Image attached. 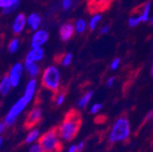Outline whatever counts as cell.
Returning <instances> with one entry per match:
<instances>
[{
    "label": "cell",
    "instance_id": "cell-1",
    "mask_svg": "<svg viewBox=\"0 0 153 152\" xmlns=\"http://www.w3.org/2000/svg\"><path fill=\"white\" fill-rule=\"evenodd\" d=\"M80 126H81L80 113L76 109L69 110L66 114L60 126L57 128L60 139L65 141H71L79 133Z\"/></svg>",
    "mask_w": 153,
    "mask_h": 152
},
{
    "label": "cell",
    "instance_id": "cell-2",
    "mask_svg": "<svg viewBox=\"0 0 153 152\" xmlns=\"http://www.w3.org/2000/svg\"><path fill=\"white\" fill-rule=\"evenodd\" d=\"M130 135V123L127 117L121 116L113 123L109 135L108 141L110 144L117 142H124L128 140Z\"/></svg>",
    "mask_w": 153,
    "mask_h": 152
},
{
    "label": "cell",
    "instance_id": "cell-3",
    "mask_svg": "<svg viewBox=\"0 0 153 152\" xmlns=\"http://www.w3.org/2000/svg\"><path fill=\"white\" fill-rule=\"evenodd\" d=\"M38 143L44 152H61L63 147L57 128H53L39 137Z\"/></svg>",
    "mask_w": 153,
    "mask_h": 152
},
{
    "label": "cell",
    "instance_id": "cell-4",
    "mask_svg": "<svg viewBox=\"0 0 153 152\" xmlns=\"http://www.w3.org/2000/svg\"><path fill=\"white\" fill-rule=\"evenodd\" d=\"M41 84L47 89L56 93L60 85V73L59 69L54 66L47 67L42 76Z\"/></svg>",
    "mask_w": 153,
    "mask_h": 152
},
{
    "label": "cell",
    "instance_id": "cell-5",
    "mask_svg": "<svg viewBox=\"0 0 153 152\" xmlns=\"http://www.w3.org/2000/svg\"><path fill=\"white\" fill-rule=\"evenodd\" d=\"M28 103H29V101H28L26 98H24V97H22V98L19 99L12 106V108H10L9 112L7 113V117H6V119H5V123H6L8 127L12 126V125L16 122V118L18 117V115L26 108V107L27 106Z\"/></svg>",
    "mask_w": 153,
    "mask_h": 152
},
{
    "label": "cell",
    "instance_id": "cell-6",
    "mask_svg": "<svg viewBox=\"0 0 153 152\" xmlns=\"http://www.w3.org/2000/svg\"><path fill=\"white\" fill-rule=\"evenodd\" d=\"M113 0H87L88 9L91 14H100L108 10Z\"/></svg>",
    "mask_w": 153,
    "mask_h": 152
},
{
    "label": "cell",
    "instance_id": "cell-7",
    "mask_svg": "<svg viewBox=\"0 0 153 152\" xmlns=\"http://www.w3.org/2000/svg\"><path fill=\"white\" fill-rule=\"evenodd\" d=\"M42 119V112L39 108H34L28 114L25 120V128L29 129L35 127L41 121Z\"/></svg>",
    "mask_w": 153,
    "mask_h": 152
},
{
    "label": "cell",
    "instance_id": "cell-8",
    "mask_svg": "<svg viewBox=\"0 0 153 152\" xmlns=\"http://www.w3.org/2000/svg\"><path fill=\"white\" fill-rule=\"evenodd\" d=\"M44 56V50L41 47L32 48L31 51H29L25 59V67L26 69L28 68L32 64L39 61L43 59Z\"/></svg>",
    "mask_w": 153,
    "mask_h": 152
},
{
    "label": "cell",
    "instance_id": "cell-9",
    "mask_svg": "<svg viewBox=\"0 0 153 152\" xmlns=\"http://www.w3.org/2000/svg\"><path fill=\"white\" fill-rule=\"evenodd\" d=\"M22 72H23V66L21 63H16L11 67L9 74H8V78L11 82L12 87H17L19 80H20V78L22 76Z\"/></svg>",
    "mask_w": 153,
    "mask_h": 152
},
{
    "label": "cell",
    "instance_id": "cell-10",
    "mask_svg": "<svg viewBox=\"0 0 153 152\" xmlns=\"http://www.w3.org/2000/svg\"><path fill=\"white\" fill-rule=\"evenodd\" d=\"M48 39V33L46 30H36L31 39L32 48L41 47Z\"/></svg>",
    "mask_w": 153,
    "mask_h": 152
},
{
    "label": "cell",
    "instance_id": "cell-11",
    "mask_svg": "<svg viewBox=\"0 0 153 152\" xmlns=\"http://www.w3.org/2000/svg\"><path fill=\"white\" fill-rule=\"evenodd\" d=\"M27 25V17L25 16V14L20 13L16 16V17L15 18L13 26H12V29L13 32L15 34H19L23 31V29L25 28Z\"/></svg>",
    "mask_w": 153,
    "mask_h": 152
},
{
    "label": "cell",
    "instance_id": "cell-12",
    "mask_svg": "<svg viewBox=\"0 0 153 152\" xmlns=\"http://www.w3.org/2000/svg\"><path fill=\"white\" fill-rule=\"evenodd\" d=\"M75 32V28L74 26L71 23H66L64 25L61 26L60 29H59V36L60 39L63 41H68V39H70L73 36Z\"/></svg>",
    "mask_w": 153,
    "mask_h": 152
},
{
    "label": "cell",
    "instance_id": "cell-13",
    "mask_svg": "<svg viewBox=\"0 0 153 152\" xmlns=\"http://www.w3.org/2000/svg\"><path fill=\"white\" fill-rule=\"evenodd\" d=\"M36 81L35 79H32L27 85L25 92H24V98H26L29 102L32 100L35 92H36Z\"/></svg>",
    "mask_w": 153,
    "mask_h": 152
},
{
    "label": "cell",
    "instance_id": "cell-14",
    "mask_svg": "<svg viewBox=\"0 0 153 152\" xmlns=\"http://www.w3.org/2000/svg\"><path fill=\"white\" fill-rule=\"evenodd\" d=\"M40 23H41V17L36 13L31 14L27 18V24L35 31H36V29H38V27L40 26Z\"/></svg>",
    "mask_w": 153,
    "mask_h": 152
},
{
    "label": "cell",
    "instance_id": "cell-15",
    "mask_svg": "<svg viewBox=\"0 0 153 152\" xmlns=\"http://www.w3.org/2000/svg\"><path fill=\"white\" fill-rule=\"evenodd\" d=\"M12 87L11 82L9 80L8 75H5L4 77L0 80V94H2L3 96L7 95Z\"/></svg>",
    "mask_w": 153,
    "mask_h": 152
},
{
    "label": "cell",
    "instance_id": "cell-16",
    "mask_svg": "<svg viewBox=\"0 0 153 152\" xmlns=\"http://www.w3.org/2000/svg\"><path fill=\"white\" fill-rule=\"evenodd\" d=\"M150 2H147L143 5L141 12L140 14V22H147L149 20V10H150Z\"/></svg>",
    "mask_w": 153,
    "mask_h": 152
},
{
    "label": "cell",
    "instance_id": "cell-17",
    "mask_svg": "<svg viewBox=\"0 0 153 152\" xmlns=\"http://www.w3.org/2000/svg\"><path fill=\"white\" fill-rule=\"evenodd\" d=\"M92 96H93V91H91V90L88 91V92L84 95V96L79 100V102H78L79 108H86V107L88 106V104L90 102V100H91V99H92Z\"/></svg>",
    "mask_w": 153,
    "mask_h": 152
},
{
    "label": "cell",
    "instance_id": "cell-18",
    "mask_svg": "<svg viewBox=\"0 0 153 152\" xmlns=\"http://www.w3.org/2000/svg\"><path fill=\"white\" fill-rule=\"evenodd\" d=\"M38 139H39V130H38V129H33L28 133L27 136L26 137L25 142L27 144H30V143H33L34 141H36Z\"/></svg>",
    "mask_w": 153,
    "mask_h": 152
},
{
    "label": "cell",
    "instance_id": "cell-19",
    "mask_svg": "<svg viewBox=\"0 0 153 152\" xmlns=\"http://www.w3.org/2000/svg\"><path fill=\"white\" fill-rule=\"evenodd\" d=\"M16 4H19V0H0V8L6 9Z\"/></svg>",
    "mask_w": 153,
    "mask_h": 152
},
{
    "label": "cell",
    "instance_id": "cell-20",
    "mask_svg": "<svg viewBox=\"0 0 153 152\" xmlns=\"http://www.w3.org/2000/svg\"><path fill=\"white\" fill-rule=\"evenodd\" d=\"M27 71L28 72L30 77L34 79L38 75V73H39V67H38V65L36 63H34L28 68H27Z\"/></svg>",
    "mask_w": 153,
    "mask_h": 152
},
{
    "label": "cell",
    "instance_id": "cell-21",
    "mask_svg": "<svg viewBox=\"0 0 153 152\" xmlns=\"http://www.w3.org/2000/svg\"><path fill=\"white\" fill-rule=\"evenodd\" d=\"M72 61V54L67 53L62 56V58L59 59V63H61L64 67H68L71 64Z\"/></svg>",
    "mask_w": 153,
    "mask_h": 152
},
{
    "label": "cell",
    "instance_id": "cell-22",
    "mask_svg": "<svg viewBox=\"0 0 153 152\" xmlns=\"http://www.w3.org/2000/svg\"><path fill=\"white\" fill-rule=\"evenodd\" d=\"M100 19H101V16L100 14L94 15L90 19V22H89V28L91 30H94L96 28V27H97L98 23L100 21Z\"/></svg>",
    "mask_w": 153,
    "mask_h": 152
},
{
    "label": "cell",
    "instance_id": "cell-23",
    "mask_svg": "<svg viewBox=\"0 0 153 152\" xmlns=\"http://www.w3.org/2000/svg\"><path fill=\"white\" fill-rule=\"evenodd\" d=\"M19 46V40L17 39H14L10 41L9 45H8V50L10 53H15Z\"/></svg>",
    "mask_w": 153,
    "mask_h": 152
},
{
    "label": "cell",
    "instance_id": "cell-24",
    "mask_svg": "<svg viewBox=\"0 0 153 152\" xmlns=\"http://www.w3.org/2000/svg\"><path fill=\"white\" fill-rule=\"evenodd\" d=\"M65 98H66V93L65 92H60V93H57L56 96V99H55V103L56 106H60L63 104L64 100H65Z\"/></svg>",
    "mask_w": 153,
    "mask_h": 152
},
{
    "label": "cell",
    "instance_id": "cell-25",
    "mask_svg": "<svg viewBox=\"0 0 153 152\" xmlns=\"http://www.w3.org/2000/svg\"><path fill=\"white\" fill-rule=\"evenodd\" d=\"M86 22L83 19H79L76 23V29L79 33H82L86 29Z\"/></svg>",
    "mask_w": 153,
    "mask_h": 152
},
{
    "label": "cell",
    "instance_id": "cell-26",
    "mask_svg": "<svg viewBox=\"0 0 153 152\" xmlns=\"http://www.w3.org/2000/svg\"><path fill=\"white\" fill-rule=\"evenodd\" d=\"M102 108V105L100 103H95L91 108H90V113L91 114H97L98 112L100 111Z\"/></svg>",
    "mask_w": 153,
    "mask_h": 152
},
{
    "label": "cell",
    "instance_id": "cell-27",
    "mask_svg": "<svg viewBox=\"0 0 153 152\" xmlns=\"http://www.w3.org/2000/svg\"><path fill=\"white\" fill-rule=\"evenodd\" d=\"M140 22V17H131L128 19V26L133 27H136L139 25V23Z\"/></svg>",
    "mask_w": 153,
    "mask_h": 152
},
{
    "label": "cell",
    "instance_id": "cell-28",
    "mask_svg": "<svg viewBox=\"0 0 153 152\" xmlns=\"http://www.w3.org/2000/svg\"><path fill=\"white\" fill-rule=\"evenodd\" d=\"M28 152H44L40 144L39 143H36V144H34L31 146V148H29V151Z\"/></svg>",
    "mask_w": 153,
    "mask_h": 152
},
{
    "label": "cell",
    "instance_id": "cell-29",
    "mask_svg": "<svg viewBox=\"0 0 153 152\" xmlns=\"http://www.w3.org/2000/svg\"><path fill=\"white\" fill-rule=\"evenodd\" d=\"M73 1L72 0H62V7L65 10H68L72 7Z\"/></svg>",
    "mask_w": 153,
    "mask_h": 152
},
{
    "label": "cell",
    "instance_id": "cell-30",
    "mask_svg": "<svg viewBox=\"0 0 153 152\" xmlns=\"http://www.w3.org/2000/svg\"><path fill=\"white\" fill-rule=\"evenodd\" d=\"M120 59L119 58H116V59H115L111 62V64H110V68H111L112 70L117 69V68L119 67V66H120Z\"/></svg>",
    "mask_w": 153,
    "mask_h": 152
},
{
    "label": "cell",
    "instance_id": "cell-31",
    "mask_svg": "<svg viewBox=\"0 0 153 152\" xmlns=\"http://www.w3.org/2000/svg\"><path fill=\"white\" fill-rule=\"evenodd\" d=\"M17 7H18V4H16V5H15V6H12V7H8V8L3 9V12H4V14H9V13H12L13 11H15V10L17 8Z\"/></svg>",
    "mask_w": 153,
    "mask_h": 152
},
{
    "label": "cell",
    "instance_id": "cell-32",
    "mask_svg": "<svg viewBox=\"0 0 153 152\" xmlns=\"http://www.w3.org/2000/svg\"><path fill=\"white\" fill-rule=\"evenodd\" d=\"M84 147H85V141H80L79 144H76V151L78 152L82 151Z\"/></svg>",
    "mask_w": 153,
    "mask_h": 152
},
{
    "label": "cell",
    "instance_id": "cell-33",
    "mask_svg": "<svg viewBox=\"0 0 153 152\" xmlns=\"http://www.w3.org/2000/svg\"><path fill=\"white\" fill-rule=\"evenodd\" d=\"M115 77H111V78H109L108 79V81H107V87H111L113 85H114V83H115Z\"/></svg>",
    "mask_w": 153,
    "mask_h": 152
},
{
    "label": "cell",
    "instance_id": "cell-34",
    "mask_svg": "<svg viewBox=\"0 0 153 152\" xmlns=\"http://www.w3.org/2000/svg\"><path fill=\"white\" fill-rule=\"evenodd\" d=\"M7 127V125L5 123V121L4 122H0V135H1L2 133L6 130Z\"/></svg>",
    "mask_w": 153,
    "mask_h": 152
},
{
    "label": "cell",
    "instance_id": "cell-35",
    "mask_svg": "<svg viewBox=\"0 0 153 152\" xmlns=\"http://www.w3.org/2000/svg\"><path fill=\"white\" fill-rule=\"evenodd\" d=\"M152 118H153V111H149V112L147 114V115H146L145 121H149V120H150Z\"/></svg>",
    "mask_w": 153,
    "mask_h": 152
},
{
    "label": "cell",
    "instance_id": "cell-36",
    "mask_svg": "<svg viewBox=\"0 0 153 152\" xmlns=\"http://www.w3.org/2000/svg\"><path fill=\"white\" fill-rule=\"evenodd\" d=\"M109 28H110V27H109L108 25H107V26H104V27L101 28V30H100V33H101V34H105V33H107V32L109 30Z\"/></svg>",
    "mask_w": 153,
    "mask_h": 152
},
{
    "label": "cell",
    "instance_id": "cell-37",
    "mask_svg": "<svg viewBox=\"0 0 153 152\" xmlns=\"http://www.w3.org/2000/svg\"><path fill=\"white\" fill-rule=\"evenodd\" d=\"M68 152H78V151H76V145H72V146L68 148Z\"/></svg>",
    "mask_w": 153,
    "mask_h": 152
},
{
    "label": "cell",
    "instance_id": "cell-38",
    "mask_svg": "<svg viewBox=\"0 0 153 152\" xmlns=\"http://www.w3.org/2000/svg\"><path fill=\"white\" fill-rule=\"evenodd\" d=\"M2 144H3V138H2V137H0V148H1Z\"/></svg>",
    "mask_w": 153,
    "mask_h": 152
},
{
    "label": "cell",
    "instance_id": "cell-39",
    "mask_svg": "<svg viewBox=\"0 0 153 152\" xmlns=\"http://www.w3.org/2000/svg\"><path fill=\"white\" fill-rule=\"evenodd\" d=\"M151 75L153 76V67H152V69H151Z\"/></svg>",
    "mask_w": 153,
    "mask_h": 152
},
{
    "label": "cell",
    "instance_id": "cell-40",
    "mask_svg": "<svg viewBox=\"0 0 153 152\" xmlns=\"http://www.w3.org/2000/svg\"><path fill=\"white\" fill-rule=\"evenodd\" d=\"M151 24L153 25V17H152V19H151Z\"/></svg>",
    "mask_w": 153,
    "mask_h": 152
}]
</instances>
